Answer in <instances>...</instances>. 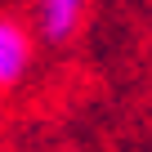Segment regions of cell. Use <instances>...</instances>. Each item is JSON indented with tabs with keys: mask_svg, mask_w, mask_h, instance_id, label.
<instances>
[{
	"mask_svg": "<svg viewBox=\"0 0 152 152\" xmlns=\"http://www.w3.org/2000/svg\"><path fill=\"white\" fill-rule=\"evenodd\" d=\"M85 14H90V0H31V23H36V36L54 49L72 45L85 27Z\"/></svg>",
	"mask_w": 152,
	"mask_h": 152,
	"instance_id": "cell-1",
	"label": "cell"
},
{
	"mask_svg": "<svg viewBox=\"0 0 152 152\" xmlns=\"http://www.w3.org/2000/svg\"><path fill=\"white\" fill-rule=\"evenodd\" d=\"M31 54H36L31 31H27L18 18L0 14V90L23 85V76L31 72Z\"/></svg>",
	"mask_w": 152,
	"mask_h": 152,
	"instance_id": "cell-2",
	"label": "cell"
}]
</instances>
